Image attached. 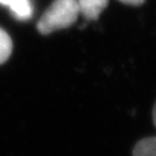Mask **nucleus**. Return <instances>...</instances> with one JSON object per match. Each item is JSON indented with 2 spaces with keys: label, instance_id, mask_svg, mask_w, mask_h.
<instances>
[{
  "label": "nucleus",
  "instance_id": "1",
  "mask_svg": "<svg viewBox=\"0 0 156 156\" xmlns=\"http://www.w3.org/2000/svg\"><path fill=\"white\" fill-rule=\"evenodd\" d=\"M78 14L77 0H55L39 20L37 28L42 35H48L73 25Z\"/></svg>",
  "mask_w": 156,
  "mask_h": 156
},
{
  "label": "nucleus",
  "instance_id": "2",
  "mask_svg": "<svg viewBox=\"0 0 156 156\" xmlns=\"http://www.w3.org/2000/svg\"><path fill=\"white\" fill-rule=\"evenodd\" d=\"M79 13L87 20H97L106 8L108 0H77Z\"/></svg>",
  "mask_w": 156,
  "mask_h": 156
},
{
  "label": "nucleus",
  "instance_id": "3",
  "mask_svg": "<svg viewBox=\"0 0 156 156\" xmlns=\"http://www.w3.org/2000/svg\"><path fill=\"white\" fill-rule=\"evenodd\" d=\"M0 5L9 7L17 20H28L33 15V5L30 0H0Z\"/></svg>",
  "mask_w": 156,
  "mask_h": 156
},
{
  "label": "nucleus",
  "instance_id": "4",
  "mask_svg": "<svg viewBox=\"0 0 156 156\" xmlns=\"http://www.w3.org/2000/svg\"><path fill=\"white\" fill-rule=\"evenodd\" d=\"M133 156H156V136L138 142L133 149Z\"/></svg>",
  "mask_w": 156,
  "mask_h": 156
},
{
  "label": "nucleus",
  "instance_id": "5",
  "mask_svg": "<svg viewBox=\"0 0 156 156\" xmlns=\"http://www.w3.org/2000/svg\"><path fill=\"white\" fill-rule=\"evenodd\" d=\"M12 40L7 32L0 28V64L5 63L12 52Z\"/></svg>",
  "mask_w": 156,
  "mask_h": 156
},
{
  "label": "nucleus",
  "instance_id": "6",
  "mask_svg": "<svg viewBox=\"0 0 156 156\" xmlns=\"http://www.w3.org/2000/svg\"><path fill=\"white\" fill-rule=\"evenodd\" d=\"M119 1L129 5H142L145 0H119Z\"/></svg>",
  "mask_w": 156,
  "mask_h": 156
},
{
  "label": "nucleus",
  "instance_id": "7",
  "mask_svg": "<svg viewBox=\"0 0 156 156\" xmlns=\"http://www.w3.org/2000/svg\"><path fill=\"white\" fill-rule=\"evenodd\" d=\"M153 120H154V125H155V127H156V104L153 110Z\"/></svg>",
  "mask_w": 156,
  "mask_h": 156
}]
</instances>
